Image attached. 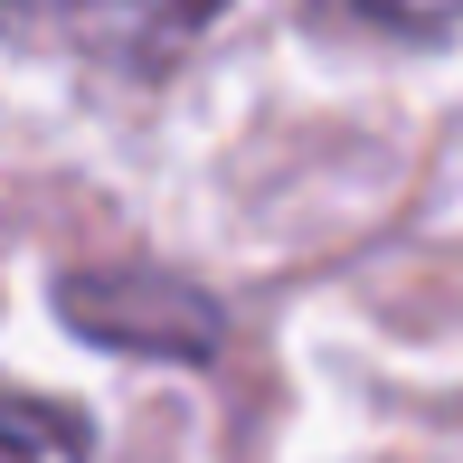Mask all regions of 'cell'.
Returning a JSON list of instances; mask_svg holds the SVG:
<instances>
[{"label":"cell","instance_id":"6da1fadb","mask_svg":"<svg viewBox=\"0 0 463 463\" xmlns=\"http://www.w3.org/2000/svg\"><path fill=\"white\" fill-rule=\"evenodd\" d=\"M57 303H67V322L86 341L142 350V360H208L218 350V303L180 275H152V265H133V275H67Z\"/></svg>","mask_w":463,"mask_h":463},{"label":"cell","instance_id":"7a4b0ae2","mask_svg":"<svg viewBox=\"0 0 463 463\" xmlns=\"http://www.w3.org/2000/svg\"><path fill=\"white\" fill-rule=\"evenodd\" d=\"M0 463H86V426L48 397H10L0 388Z\"/></svg>","mask_w":463,"mask_h":463}]
</instances>
